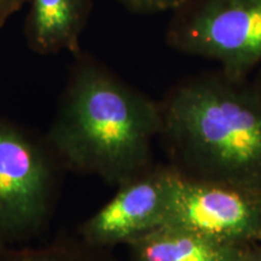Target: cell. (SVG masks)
<instances>
[{
    "mask_svg": "<svg viewBox=\"0 0 261 261\" xmlns=\"http://www.w3.org/2000/svg\"><path fill=\"white\" fill-rule=\"evenodd\" d=\"M160 129V102L81 50L45 137L65 172L119 187L151 167Z\"/></svg>",
    "mask_w": 261,
    "mask_h": 261,
    "instance_id": "obj_1",
    "label": "cell"
},
{
    "mask_svg": "<svg viewBox=\"0 0 261 261\" xmlns=\"http://www.w3.org/2000/svg\"><path fill=\"white\" fill-rule=\"evenodd\" d=\"M172 167L181 177L261 197V96L246 79L204 73L175 85L160 102Z\"/></svg>",
    "mask_w": 261,
    "mask_h": 261,
    "instance_id": "obj_2",
    "label": "cell"
},
{
    "mask_svg": "<svg viewBox=\"0 0 261 261\" xmlns=\"http://www.w3.org/2000/svg\"><path fill=\"white\" fill-rule=\"evenodd\" d=\"M64 173L45 135L0 116V246H24L46 232Z\"/></svg>",
    "mask_w": 261,
    "mask_h": 261,
    "instance_id": "obj_3",
    "label": "cell"
},
{
    "mask_svg": "<svg viewBox=\"0 0 261 261\" xmlns=\"http://www.w3.org/2000/svg\"><path fill=\"white\" fill-rule=\"evenodd\" d=\"M166 42L246 79L261 63V0H187L172 11Z\"/></svg>",
    "mask_w": 261,
    "mask_h": 261,
    "instance_id": "obj_4",
    "label": "cell"
},
{
    "mask_svg": "<svg viewBox=\"0 0 261 261\" xmlns=\"http://www.w3.org/2000/svg\"><path fill=\"white\" fill-rule=\"evenodd\" d=\"M165 227L248 246L261 234V197L178 173Z\"/></svg>",
    "mask_w": 261,
    "mask_h": 261,
    "instance_id": "obj_5",
    "label": "cell"
},
{
    "mask_svg": "<svg viewBox=\"0 0 261 261\" xmlns=\"http://www.w3.org/2000/svg\"><path fill=\"white\" fill-rule=\"evenodd\" d=\"M178 173L152 165L117 187L116 194L77 228L85 242L99 248L135 242L165 227Z\"/></svg>",
    "mask_w": 261,
    "mask_h": 261,
    "instance_id": "obj_6",
    "label": "cell"
},
{
    "mask_svg": "<svg viewBox=\"0 0 261 261\" xmlns=\"http://www.w3.org/2000/svg\"><path fill=\"white\" fill-rule=\"evenodd\" d=\"M92 8V0H29L23 25L28 47L41 56L77 54Z\"/></svg>",
    "mask_w": 261,
    "mask_h": 261,
    "instance_id": "obj_7",
    "label": "cell"
},
{
    "mask_svg": "<svg viewBox=\"0 0 261 261\" xmlns=\"http://www.w3.org/2000/svg\"><path fill=\"white\" fill-rule=\"evenodd\" d=\"M130 261H242L248 247L162 227L128 244Z\"/></svg>",
    "mask_w": 261,
    "mask_h": 261,
    "instance_id": "obj_8",
    "label": "cell"
},
{
    "mask_svg": "<svg viewBox=\"0 0 261 261\" xmlns=\"http://www.w3.org/2000/svg\"><path fill=\"white\" fill-rule=\"evenodd\" d=\"M0 261H114L107 248L85 242L79 234L61 233L38 246H0Z\"/></svg>",
    "mask_w": 261,
    "mask_h": 261,
    "instance_id": "obj_9",
    "label": "cell"
},
{
    "mask_svg": "<svg viewBox=\"0 0 261 261\" xmlns=\"http://www.w3.org/2000/svg\"><path fill=\"white\" fill-rule=\"evenodd\" d=\"M116 2L130 12L151 15L165 11H174L187 0H116Z\"/></svg>",
    "mask_w": 261,
    "mask_h": 261,
    "instance_id": "obj_10",
    "label": "cell"
},
{
    "mask_svg": "<svg viewBox=\"0 0 261 261\" xmlns=\"http://www.w3.org/2000/svg\"><path fill=\"white\" fill-rule=\"evenodd\" d=\"M27 0H0V31L10 18L23 8Z\"/></svg>",
    "mask_w": 261,
    "mask_h": 261,
    "instance_id": "obj_11",
    "label": "cell"
},
{
    "mask_svg": "<svg viewBox=\"0 0 261 261\" xmlns=\"http://www.w3.org/2000/svg\"><path fill=\"white\" fill-rule=\"evenodd\" d=\"M242 261H261V249L259 250L247 249Z\"/></svg>",
    "mask_w": 261,
    "mask_h": 261,
    "instance_id": "obj_12",
    "label": "cell"
},
{
    "mask_svg": "<svg viewBox=\"0 0 261 261\" xmlns=\"http://www.w3.org/2000/svg\"><path fill=\"white\" fill-rule=\"evenodd\" d=\"M254 86H255L257 92H259V94L261 96V73L259 75V77H257V80L255 81V84H254Z\"/></svg>",
    "mask_w": 261,
    "mask_h": 261,
    "instance_id": "obj_13",
    "label": "cell"
},
{
    "mask_svg": "<svg viewBox=\"0 0 261 261\" xmlns=\"http://www.w3.org/2000/svg\"><path fill=\"white\" fill-rule=\"evenodd\" d=\"M257 242H260V243H261V234H260V237H259V240H257Z\"/></svg>",
    "mask_w": 261,
    "mask_h": 261,
    "instance_id": "obj_14",
    "label": "cell"
}]
</instances>
